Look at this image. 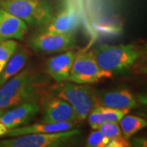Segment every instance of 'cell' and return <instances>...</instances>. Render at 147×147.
Returning <instances> with one entry per match:
<instances>
[{
	"mask_svg": "<svg viewBox=\"0 0 147 147\" xmlns=\"http://www.w3.org/2000/svg\"><path fill=\"white\" fill-rule=\"evenodd\" d=\"M137 100L147 113V92L137 94Z\"/></svg>",
	"mask_w": 147,
	"mask_h": 147,
	"instance_id": "obj_23",
	"label": "cell"
},
{
	"mask_svg": "<svg viewBox=\"0 0 147 147\" xmlns=\"http://www.w3.org/2000/svg\"><path fill=\"white\" fill-rule=\"evenodd\" d=\"M28 31L27 24L0 7V42L10 40H21Z\"/></svg>",
	"mask_w": 147,
	"mask_h": 147,
	"instance_id": "obj_12",
	"label": "cell"
},
{
	"mask_svg": "<svg viewBox=\"0 0 147 147\" xmlns=\"http://www.w3.org/2000/svg\"><path fill=\"white\" fill-rule=\"evenodd\" d=\"M75 126L74 122H61V123H41L32 125H24L8 130L5 137H13L22 136L30 133H47L57 131H68L74 129Z\"/></svg>",
	"mask_w": 147,
	"mask_h": 147,
	"instance_id": "obj_14",
	"label": "cell"
},
{
	"mask_svg": "<svg viewBox=\"0 0 147 147\" xmlns=\"http://www.w3.org/2000/svg\"><path fill=\"white\" fill-rule=\"evenodd\" d=\"M92 53L100 68L113 74L129 70L143 55L142 50L132 43L103 44L96 47Z\"/></svg>",
	"mask_w": 147,
	"mask_h": 147,
	"instance_id": "obj_2",
	"label": "cell"
},
{
	"mask_svg": "<svg viewBox=\"0 0 147 147\" xmlns=\"http://www.w3.org/2000/svg\"><path fill=\"white\" fill-rule=\"evenodd\" d=\"M3 112H4V110H1V109H0V115H2V114L3 113Z\"/></svg>",
	"mask_w": 147,
	"mask_h": 147,
	"instance_id": "obj_26",
	"label": "cell"
},
{
	"mask_svg": "<svg viewBox=\"0 0 147 147\" xmlns=\"http://www.w3.org/2000/svg\"><path fill=\"white\" fill-rule=\"evenodd\" d=\"M80 18L75 7L66 6L57 15L44 24L38 33L48 34H70L75 31L79 26Z\"/></svg>",
	"mask_w": 147,
	"mask_h": 147,
	"instance_id": "obj_8",
	"label": "cell"
},
{
	"mask_svg": "<svg viewBox=\"0 0 147 147\" xmlns=\"http://www.w3.org/2000/svg\"><path fill=\"white\" fill-rule=\"evenodd\" d=\"M42 123H61L79 120L76 112L66 100L60 97L47 98L42 102Z\"/></svg>",
	"mask_w": 147,
	"mask_h": 147,
	"instance_id": "obj_9",
	"label": "cell"
},
{
	"mask_svg": "<svg viewBox=\"0 0 147 147\" xmlns=\"http://www.w3.org/2000/svg\"><path fill=\"white\" fill-rule=\"evenodd\" d=\"M110 142V138L105 135L98 129H94L89 134L87 139V146L89 147H107Z\"/></svg>",
	"mask_w": 147,
	"mask_h": 147,
	"instance_id": "obj_19",
	"label": "cell"
},
{
	"mask_svg": "<svg viewBox=\"0 0 147 147\" xmlns=\"http://www.w3.org/2000/svg\"><path fill=\"white\" fill-rule=\"evenodd\" d=\"M96 105L115 109L131 110L138 105L137 97L126 88H118L96 92Z\"/></svg>",
	"mask_w": 147,
	"mask_h": 147,
	"instance_id": "obj_10",
	"label": "cell"
},
{
	"mask_svg": "<svg viewBox=\"0 0 147 147\" xmlns=\"http://www.w3.org/2000/svg\"><path fill=\"white\" fill-rule=\"evenodd\" d=\"M97 129L100 130L105 137H107L110 139L123 136L120 126L119 125V123H115V122L104 123L101 125H100V127Z\"/></svg>",
	"mask_w": 147,
	"mask_h": 147,
	"instance_id": "obj_20",
	"label": "cell"
},
{
	"mask_svg": "<svg viewBox=\"0 0 147 147\" xmlns=\"http://www.w3.org/2000/svg\"><path fill=\"white\" fill-rule=\"evenodd\" d=\"M146 49H147V45H146Z\"/></svg>",
	"mask_w": 147,
	"mask_h": 147,
	"instance_id": "obj_27",
	"label": "cell"
},
{
	"mask_svg": "<svg viewBox=\"0 0 147 147\" xmlns=\"http://www.w3.org/2000/svg\"><path fill=\"white\" fill-rule=\"evenodd\" d=\"M131 146V142H129V140H127L122 136V137L110 139L107 147H125Z\"/></svg>",
	"mask_w": 147,
	"mask_h": 147,
	"instance_id": "obj_21",
	"label": "cell"
},
{
	"mask_svg": "<svg viewBox=\"0 0 147 147\" xmlns=\"http://www.w3.org/2000/svg\"><path fill=\"white\" fill-rule=\"evenodd\" d=\"M47 80L36 71L26 69L0 87V109L5 111L30 101H38L45 92Z\"/></svg>",
	"mask_w": 147,
	"mask_h": 147,
	"instance_id": "obj_1",
	"label": "cell"
},
{
	"mask_svg": "<svg viewBox=\"0 0 147 147\" xmlns=\"http://www.w3.org/2000/svg\"><path fill=\"white\" fill-rule=\"evenodd\" d=\"M122 135L127 140L131 139L137 132L147 127V121L139 116L124 115L119 122Z\"/></svg>",
	"mask_w": 147,
	"mask_h": 147,
	"instance_id": "obj_17",
	"label": "cell"
},
{
	"mask_svg": "<svg viewBox=\"0 0 147 147\" xmlns=\"http://www.w3.org/2000/svg\"><path fill=\"white\" fill-rule=\"evenodd\" d=\"M40 111L38 101H30L11 107L0 115V122L8 130L26 125Z\"/></svg>",
	"mask_w": 147,
	"mask_h": 147,
	"instance_id": "obj_11",
	"label": "cell"
},
{
	"mask_svg": "<svg viewBox=\"0 0 147 147\" xmlns=\"http://www.w3.org/2000/svg\"><path fill=\"white\" fill-rule=\"evenodd\" d=\"M18 47V42L13 39L0 42V73L3 69L11 56L15 53Z\"/></svg>",
	"mask_w": 147,
	"mask_h": 147,
	"instance_id": "obj_18",
	"label": "cell"
},
{
	"mask_svg": "<svg viewBox=\"0 0 147 147\" xmlns=\"http://www.w3.org/2000/svg\"><path fill=\"white\" fill-rule=\"evenodd\" d=\"M7 131H8L7 127L0 122V137H4Z\"/></svg>",
	"mask_w": 147,
	"mask_h": 147,
	"instance_id": "obj_24",
	"label": "cell"
},
{
	"mask_svg": "<svg viewBox=\"0 0 147 147\" xmlns=\"http://www.w3.org/2000/svg\"><path fill=\"white\" fill-rule=\"evenodd\" d=\"M131 145L134 146L147 147V137H133L131 141Z\"/></svg>",
	"mask_w": 147,
	"mask_h": 147,
	"instance_id": "obj_22",
	"label": "cell"
},
{
	"mask_svg": "<svg viewBox=\"0 0 147 147\" xmlns=\"http://www.w3.org/2000/svg\"><path fill=\"white\" fill-rule=\"evenodd\" d=\"M141 71H142V73L147 74V63H146L145 65H142V68H141Z\"/></svg>",
	"mask_w": 147,
	"mask_h": 147,
	"instance_id": "obj_25",
	"label": "cell"
},
{
	"mask_svg": "<svg viewBox=\"0 0 147 147\" xmlns=\"http://www.w3.org/2000/svg\"><path fill=\"white\" fill-rule=\"evenodd\" d=\"M79 130L30 133L3 139L0 141V147H57L70 142L79 134Z\"/></svg>",
	"mask_w": 147,
	"mask_h": 147,
	"instance_id": "obj_5",
	"label": "cell"
},
{
	"mask_svg": "<svg viewBox=\"0 0 147 147\" xmlns=\"http://www.w3.org/2000/svg\"><path fill=\"white\" fill-rule=\"evenodd\" d=\"M0 7L32 26H42L54 15L47 0H0Z\"/></svg>",
	"mask_w": 147,
	"mask_h": 147,
	"instance_id": "obj_3",
	"label": "cell"
},
{
	"mask_svg": "<svg viewBox=\"0 0 147 147\" xmlns=\"http://www.w3.org/2000/svg\"><path fill=\"white\" fill-rule=\"evenodd\" d=\"M28 60L29 53L26 48L18 47L15 53L11 56L3 69L0 73V87L22 70L26 66Z\"/></svg>",
	"mask_w": 147,
	"mask_h": 147,
	"instance_id": "obj_16",
	"label": "cell"
},
{
	"mask_svg": "<svg viewBox=\"0 0 147 147\" xmlns=\"http://www.w3.org/2000/svg\"><path fill=\"white\" fill-rule=\"evenodd\" d=\"M113 74L100 68L92 52L76 54L67 81L80 84H92L111 79Z\"/></svg>",
	"mask_w": 147,
	"mask_h": 147,
	"instance_id": "obj_6",
	"label": "cell"
},
{
	"mask_svg": "<svg viewBox=\"0 0 147 147\" xmlns=\"http://www.w3.org/2000/svg\"><path fill=\"white\" fill-rule=\"evenodd\" d=\"M129 110L115 109L107 106L96 105L91 110L88 115V122L90 127L94 130L97 129L100 125L107 122L119 123L121 119L128 113Z\"/></svg>",
	"mask_w": 147,
	"mask_h": 147,
	"instance_id": "obj_15",
	"label": "cell"
},
{
	"mask_svg": "<svg viewBox=\"0 0 147 147\" xmlns=\"http://www.w3.org/2000/svg\"><path fill=\"white\" fill-rule=\"evenodd\" d=\"M74 42V33H38L30 39L29 44L30 47L36 52L44 54H51L67 51L73 47Z\"/></svg>",
	"mask_w": 147,
	"mask_h": 147,
	"instance_id": "obj_7",
	"label": "cell"
},
{
	"mask_svg": "<svg viewBox=\"0 0 147 147\" xmlns=\"http://www.w3.org/2000/svg\"><path fill=\"white\" fill-rule=\"evenodd\" d=\"M75 56L73 51L67 50L48 59L45 65L47 75L57 83L67 81Z\"/></svg>",
	"mask_w": 147,
	"mask_h": 147,
	"instance_id": "obj_13",
	"label": "cell"
},
{
	"mask_svg": "<svg viewBox=\"0 0 147 147\" xmlns=\"http://www.w3.org/2000/svg\"><path fill=\"white\" fill-rule=\"evenodd\" d=\"M53 93L73 107L79 120L86 119L91 110L96 106V92L86 84L60 82L53 88Z\"/></svg>",
	"mask_w": 147,
	"mask_h": 147,
	"instance_id": "obj_4",
	"label": "cell"
}]
</instances>
